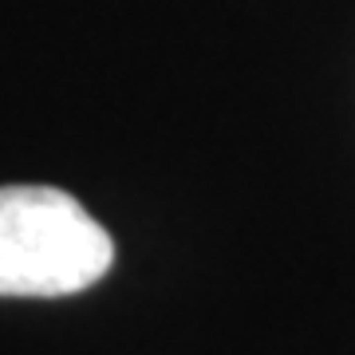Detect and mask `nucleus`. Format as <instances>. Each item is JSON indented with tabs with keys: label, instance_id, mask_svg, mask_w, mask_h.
<instances>
[{
	"label": "nucleus",
	"instance_id": "nucleus-1",
	"mask_svg": "<svg viewBox=\"0 0 355 355\" xmlns=\"http://www.w3.org/2000/svg\"><path fill=\"white\" fill-rule=\"evenodd\" d=\"M111 265V233L67 190L0 186V296H71Z\"/></svg>",
	"mask_w": 355,
	"mask_h": 355
}]
</instances>
